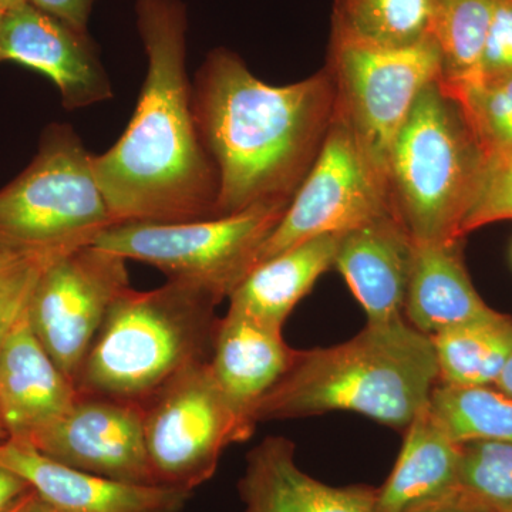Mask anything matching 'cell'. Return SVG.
I'll return each mask as SVG.
<instances>
[{
	"label": "cell",
	"mask_w": 512,
	"mask_h": 512,
	"mask_svg": "<svg viewBox=\"0 0 512 512\" xmlns=\"http://www.w3.org/2000/svg\"><path fill=\"white\" fill-rule=\"evenodd\" d=\"M148 60L133 119L93 170L114 225L217 217L220 177L202 141L188 79L187 9L181 0H137Z\"/></svg>",
	"instance_id": "6da1fadb"
},
{
	"label": "cell",
	"mask_w": 512,
	"mask_h": 512,
	"mask_svg": "<svg viewBox=\"0 0 512 512\" xmlns=\"http://www.w3.org/2000/svg\"><path fill=\"white\" fill-rule=\"evenodd\" d=\"M192 110L220 177L217 217L292 201L335 117V87L323 67L302 82L272 86L218 47L192 83Z\"/></svg>",
	"instance_id": "7a4b0ae2"
},
{
	"label": "cell",
	"mask_w": 512,
	"mask_h": 512,
	"mask_svg": "<svg viewBox=\"0 0 512 512\" xmlns=\"http://www.w3.org/2000/svg\"><path fill=\"white\" fill-rule=\"evenodd\" d=\"M439 383L431 336L406 318L367 323L330 348L296 350L292 366L255 410L256 423L352 412L406 430Z\"/></svg>",
	"instance_id": "3957f363"
},
{
	"label": "cell",
	"mask_w": 512,
	"mask_h": 512,
	"mask_svg": "<svg viewBox=\"0 0 512 512\" xmlns=\"http://www.w3.org/2000/svg\"><path fill=\"white\" fill-rule=\"evenodd\" d=\"M221 301L191 282L168 279L146 292L130 286L111 305L77 390L146 403L187 367L210 362Z\"/></svg>",
	"instance_id": "277c9868"
},
{
	"label": "cell",
	"mask_w": 512,
	"mask_h": 512,
	"mask_svg": "<svg viewBox=\"0 0 512 512\" xmlns=\"http://www.w3.org/2000/svg\"><path fill=\"white\" fill-rule=\"evenodd\" d=\"M484 156L457 101L439 80L427 84L400 128L387 164L396 220L414 244L461 241Z\"/></svg>",
	"instance_id": "5b68a950"
},
{
	"label": "cell",
	"mask_w": 512,
	"mask_h": 512,
	"mask_svg": "<svg viewBox=\"0 0 512 512\" xmlns=\"http://www.w3.org/2000/svg\"><path fill=\"white\" fill-rule=\"evenodd\" d=\"M113 225L93 154L69 124H50L29 167L0 190V252L52 262Z\"/></svg>",
	"instance_id": "8992f818"
},
{
	"label": "cell",
	"mask_w": 512,
	"mask_h": 512,
	"mask_svg": "<svg viewBox=\"0 0 512 512\" xmlns=\"http://www.w3.org/2000/svg\"><path fill=\"white\" fill-rule=\"evenodd\" d=\"M289 202H262L207 220L113 225L93 245L154 266L170 281L191 282L225 299L254 268L259 248Z\"/></svg>",
	"instance_id": "52a82bcc"
},
{
	"label": "cell",
	"mask_w": 512,
	"mask_h": 512,
	"mask_svg": "<svg viewBox=\"0 0 512 512\" xmlns=\"http://www.w3.org/2000/svg\"><path fill=\"white\" fill-rule=\"evenodd\" d=\"M143 407L148 460L164 487L192 491L204 484L222 453L255 430L222 393L210 362L178 373Z\"/></svg>",
	"instance_id": "ba28073f"
},
{
	"label": "cell",
	"mask_w": 512,
	"mask_h": 512,
	"mask_svg": "<svg viewBox=\"0 0 512 512\" xmlns=\"http://www.w3.org/2000/svg\"><path fill=\"white\" fill-rule=\"evenodd\" d=\"M325 69L335 87V114L387 180L394 140L427 84L440 80L434 40L407 49L329 45Z\"/></svg>",
	"instance_id": "9c48e42d"
},
{
	"label": "cell",
	"mask_w": 512,
	"mask_h": 512,
	"mask_svg": "<svg viewBox=\"0 0 512 512\" xmlns=\"http://www.w3.org/2000/svg\"><path fill=\"white\" fill-rule=\"evenodd\" d=\"M387 215L394 217L386 175L335 114L318 158L259 248L255 265L309 239L346 234Z\"/></svg>",
	"instance_id": "30bf717a"
},
{
	"label": "cell",
	"mask_w": 512,
	"mask_h": 512,
	"mask_svg": "<svg viewBox=\"0 0 512 512\" xmlns=\"http://www.w3.org/2000/svg\"><path fill=\"white\" fill-rule=\"evenodd\" d=\"M128 288L127 259L94 245L60 256L37 279L30 328L74 384L111 305Z\"/></svg>",
	"instance_id": "8fae6325"
},
{
	"label": "cell",
	"mask_w": 512,
	"mask_h": 512,
	"mask_svg": "<svg viewBox=\"0 0 512 512\" xmlns=\"http://www.w3.org/2000/svg\"><path fill=\"white\" fill-rule=\"evenodd\" d=\"M64 466L131 484L157 485L144 436V407L79 393L72 409L26 440Z\"/></svg>",
	"instance_id": "7c38bea8"
},
{
	"label": "cell",
	"mask_w": 512,
	"mask_h": 512,
	"mask_svg": "<svg viewBox=\"0 0 512 512\" xmlns=\"http://www.w3.org/2000/svg\"><path fill=\"white\" fill-rule=\"evenodd\" d=\"M2 62L36 70L56 84L64 109L77 110L113 97L92 40L30 2L8 10L0 33Z\"/></svg>",
	"instance_id": "4fadbf2b"
},
{
	"label": "cell",
	"mask_w": 512,
	"mask_h": 512,
	"mask_svg": "<svg viewBox=\"0 0 512 512\" xmlns=\"http://www.w3.org/2000/svg\"><path fill=\"white\" fill-rule=\"evenodd\" d=\"M0 464L18 473L57 512H181L192 491L131 484L76 470L26 440L0 443Z\"/></svg>",
	"instance_id": "5bb4252c"
},
{
	"label": "cell",
	"mask_w": 512,
	"mask_h": 512,
	"mask_svg": "<svg viewBox=\"0 0 512 512\" xmlns=\"http://www.w3.org/2000/svg\"><path fill=\"white\" fill-rule=\"evenodd\" d=\"M76 384L36 338L28 308L0 343V420L8 439L30 440L72 409Z\"/></svg>",
	"instance_id": "9a60e30c"
},
{
	"label": "cell",
	"mask_w": 512,
	"mask_h": 512,
	"mask_svg": "<svg viewBox=\"0 0 512 512\" xmlns=\"http://www.w3.org/2000/svg\"><path fill=\"white\" fill-rule=\"evenodd\" d=\"M295 448L285 437H266L248 454L238 483L244 512H377V488L323 484L298 467Z\"/></svg>",
	"instance_id": "2e32d148"
},
{
	"label": "cell",
	"mask_w": 512,
	"mask_h": 512,
	"mask_svg": "<svg viewBox=\"0 0 512 512\" xmlns=\"http://www.w3.org/2000/svg\"><path fill=\"white\" fill-rule=\"evenodd\" d=\"M295 353L282 328L229 308L215 326L210 366L229 403L256 427V407L288 372Z\"/></svg>",
	"instance_id": "e0dca14e"
},
{
	"label": "cell",
	"mask_w": 512,
	"mask_h": 512,
	"mask_svg": "<svg viewBox=\"0 0 512 512\" xmlns=\"http://www.w3.org/2000/svg\"><path fill=\"white\" fill-rule=\"evenodd\" d=\"M414 242L393 215L346 232L335 268L366 312L367 323L403 318Z\"/></svg>",
	"instance_id": "ac0fdd59"
},
{
	"label": "cell",
	"mask_w": 512,
	"mask_h": 512,
	"mask_svg": "<svg viewBox=\"0 0 512 512\" xmlns=\"http://www.w3.org/2000/svg\"><path fill=\"white\" fill-rule=\"evenodd\" d=\"M474 289L461 256V241L414 244L404 318L433 336L441 330L494 315Z\"/></svg>",
	"instance_id": "d6986e66"
},
{
	"label": "cell",
	"mask_w": 512,
	"mask_h": 512,
	"mask_svg": "<svg viewBox=\"0 0 512 512\" xmlns=\"http://www.w3.org/2000/svg\"><path fill=\"white\" fill-rule=\"evenodd\" d=\"M404 431L393 471L377 488V512H410L460 490V444L451 440L429 404Z\"/></svg>",
	"instance_id": "ffe728a7"
},
{
	"label": "cell",
	"mask_w": 512,
	"mask_h": 512,
	"mask_svg": "<svg viewBox=\"0 0 512 512\" xmlns=\"http://www.w3.org/2000/svg\"><path fill=\"white\" fill-rule=\"evenodd\" d=\"M342 235L309 239L255 265L228 296L229 308L284 329L295 306L335 266Z\"/></svg>",
	"instance_id": "44dd1931"
},
{
	"label": "cell",
	"mask_w": 512,
	"mask_h": 512,
	"mask_svg": "<svg viewBox=\"0 0 512 512\" xmlns=\"http://www.w3.org/2000/svg\"><path fill=\"white\" fill-rule=\"evenodd\" d=\"M433 0H335L329 45L407 49L430 39Z\"/></svg>",
	"instance_id": "7402d4cb"
},
{
	"label": "cell",
	"mask_w": 512,
	"mask_h": 512,
	"mask_svg": "<svg viewBox=\"0 0 512 512\" xmlns=\"http://www.w3.org/2000/svg\"><path fill=\"white\" fill-rule=\"evenodd\" d=\"M439 383L494 386L512 356V318H488L453 326L431 336Z\"/></svg>",
	"instance_id": "603a6c76"
},
{
	"label": "cell",
	"mask_w": 512,
	"mask_h": 512,
	"mask_svg": "<svg viewBox=\"0 0 512 512\" xmlns=\"http://www.w3.org/2000/svg\"><path fill=\"white\" fill-rule=\"evenodd\" d=\"M497 0H433L431 39L440 53L441 83L473 79Z\"/></svg>",
	"instance_id": "cb8c5ba5"
},
{
	"label": "cell",
	"mask_w": 512,
	"mask_h": 512,
	"mask_svg": "<svg viewBox=\"0 0 512 512\" xmlns=\"http://www.w3.org/2000/svg\"><path fill=\"white\" fill-rule=\"evenodd\" d=\"M430 412L457 444L470 441L512 443V397L493 386L437 383Z\"/></svg>",
	"instance_id": "d4e9b609"
},
{
	"label": "cell",
	"mask_w": 512,
	"mask_h": 512,
	"mask_svg": "<svg viewBox=\"0 0 512 512\" xmlns=\"http://www.w3.org/2000/svg\"><path fill=\"white\" fill-rule=\"evenodd\" d=\"M440 84L457 101L484 163L512 148V73Z\"/></svg>",
	"instance_id": "484cf974"
},
{
	"label": "cell",
	"mask_w": 512,
	"mask_h": 512,
	"mask_svg": "<svg viewBox=\"0 0 512 512\" xmlns=\"http://www.w3.org/2000/svg\"><path fill=\"white\" fill-rule=\"evenodd\" d=\"M460 490L500 512L512 510V443L460 444Z\"/></svg>",
	"instance_id": "4316f807"
},
{
	"label": "cell",
	"mask_w": 512,
	"mask_h": 512,
	"mask_svg": "<svg viewBox=\"0 0 512 512\" xmlns=\"http://www.w3.org/2000/svg\"><path fill=\"white\" fill-rule=\"evenodd\" d=\"M507 220H512V148L485 160L476 197L461 225V238L484 225Z\"/></svg>",
	"instance_id": "83f0119b"
},
{
	"label": "cell",
	"mask_w": 512,
	"mask_h": 512,
	"mask_svg": "<svg viewBox=\"0 0 512 512\" xmlns=\"http://www.w3.org/2000/svg\"><path fill=\"white\" fill-rule=\"evenodd\" d=\"M512 73V0H497L476 77Z\"/></svg>",
	"instance_id": "f1b7e54d"
},
{
	"label": "cell",
	"mask_w": 512,
	"mask_h": 512,
	"mask_svg": "<svg viewBox=\"0 0 512 512\" xmlns=\"http://www.w3.org/2000/svg\"><path fill=\"white\" fill-rule=\"evenodd\" d=\"M50 262L0 252V293L29 289L36 285Z\"/></svg>",
	"instance_id": "f546056e"
},
{
	"label": "cell",
	"mask_w": 512,
	"mask_h": 512,
	"mask_svg": "<svg viewBox=\"0 0 512 512\" xmlns=\"http://www.w3.org/2000/svg\"><path fill=\"white\" fill-rule=\"evenodd\" d=\"M37 9L55 16L77 32L87 33L94 0H28Z\"/></svg>",
	"instance_id": "4dcf8cb0"
},
{
	"label": "cell",
	"mask_w": 512,
	"mask_h": 512,
	"mask_svg": "<svg viewBox=\"0 0 512 512\" xmlns=\"http://www.w3.org/2000/svg\"><path fill=\"white\" fill-rule=\"evenodd\" d=\"M35 286L29 289L0 293V343H2L10 328L15 325L16 320L28 308L30 296H32Z\"/></svg>",
	"instance_id": "1f68e13d"
},
{
	"label": "cell",
	"mask_w": 512,
	"mask_h": 512,
	"mask_svg": "<svg viewBox=\"0 0 512 512\" xmlns=\"http://www.w3.org/2000/svg\"><path fill=\"white\" fill-rule=\"evenodd\" d=\"M410 512H500L491 507V505L471 497L470 494L458 490L456 493L448 495L443 500L434 501V503L423 505Z\"/></svg>",
	"instance_id": "d6a6232c"
},
{
	"label": "cell",
	"mask_w": 512,
	"mask_h": 512,
	"mask_svg": "<svg viewBox=\"0 0 512 512\" xmlns=\"http://www.w3.org/2000/svg\"><path fill=\"white\" fill-rule=\"evenodd\" d=\"M30 490L25 478L0 464V512H8Z\"/></svg>",
	"instance_id": "836d02e7"
},
{
	"label": "cell",
	"mask_w": 512,
	"mask_h": 512,
	"mask_svg": "<svg viewBox=\"0 0 512 512\" xmlns=\"http://www.w3.org/2000/svg\"><path fill=\"white\" fill-rule=\"evenodd\" d=\"M8 512H57L52 505L46 503L35 490H30L28 494L13 505Z\"/></svg>",
	"instance_id": "e575fe53"
},
{
	"label": "cell",
	"mask_w": 512,
	"mask_h": 512,
	"mask_svg": "<svg viewBox=\"0 0 512 512\" xmlns=\"http://www.w3.org/2000/svg\"><path fill=\"white\" fill-rule=\"evenodd\" d=\"M494 386L500 389L501 392L507 393L508 396L512 397V356Z\"/></svg>",
	"instance_id": "d590c367"
},
{
	"label": "cell",
	"mask_w": 512,
	"mask_h": 512,
	"mask_svg": "<svg viewBox=\"0 0 512 512\" xmlns=\"http://www.w3.org/2000/svg\"><path fill=\"white\" fill-rule=\"evenodd\" d=\"M28 2V0H0V10L8 12V10L16 8V6L22 5V3Z\"/></svg>",
	"instance_id": "8d00e7d4"
},
{
	"label": "cell",
	"mask_w": 512,
	"mask_h": 512,
	"mask_svg": "<svg viewBox=\"0 0 512 512\" xmlns=\"http://www.w3.org/2000/svg\"><path fill=\"white\" fill-rule=\"evenodd\" d=\"M6 439H8V434H6L5 429H3L2 420H0V443Z\"/></svg>",
	"instance_id": "74e56055"
},
{
	"label": "cell",
	"mask_w": 512,
	"mask_h": 512,
	"mask_svg": "<svg viewBox=\"0 0 512 512\" xmlns=\"http://www.w3.org/2000/svg\"><path fill=\"white\" fill-rule=\"evenodd\" d=\"M3 18H5V12L0 10V33H2ZM0 63H2V56H0Z\"/></svg>",
	"instance_id": "f35d334b"
},
{
	"label": "cell",
	"mask_w": 512,
	"mask_h": 512,
	"mask_svg": "<svg viewBox=\"0 0 512 512\" xmlns=\"http://www.w3.org/2000/svg\"><path fill=\"white\" fill-rule=\"evenodd\" d=\"M505 512H512V510H510V511H505Z\"/></svg>",
	"instance_id": "ab89813d"
}]
</instances>
